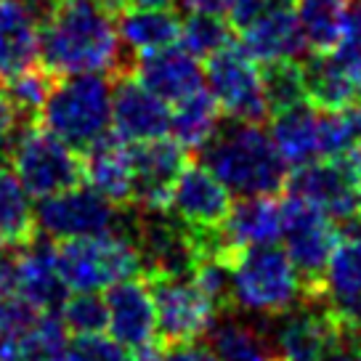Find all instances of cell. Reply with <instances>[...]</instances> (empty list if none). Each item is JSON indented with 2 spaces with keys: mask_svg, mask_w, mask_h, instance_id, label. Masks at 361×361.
Returning a JSON list of instances; mask_svg holds the SVG:
<instances>
[{
  "mask_svg": "<svg viewBox=\"0 0 361 361\" xmlns=\"http://www.w3.org/2000/svg\"><path fill=\"white\" fill-rule=\"evenodd\" d=\"M135 59L120 43L112 11L102 0H56L40 30V64L56 78L125 75Z\"/></svg>",
  "mask_w": 361,
  "mask_h": 361,
  "instance_id": "1",
  "label": "cell"
},
{
  "mask_svg": "<svg viewBox=\"0 0 361 361\" xmlns=\"http://www.w3.org/2000/svg\"><path fill=\"white\" fill-rule=\"evenodd\" d=\"M200 152L204 168L237 197L284 192L287 162L260 125L231 120L221 125Z\"/></svg>",
  "mask_w": 361,
  "mask_h": 361,
  "instance_id": "2",
  "label": "cell"
},
{
  "mask_svg": "<svg viewBox=\"0 0 361 361\" xmlns=\"http://www.w3.org/2000/svg\"><path fill=\"white\" fill-rule=\"evenodd\" d=\"M37 123L78 152L90 149L112 125V78L69 75L59 78Z\"/></svg>",
  "mask_w": 361,
  "mask_h": 361,
  "instance_id": "3",
  "label": "cell"
},
{
  "mask_svg": "<svg viewBox=\"0 0 361 361\" xmlns=\"http://www.w3.org/2000/svg\"><path fill=\"white\" fill-rule=\"evenodd\" d=\"M56 266L61 282L72 293H99L144 271L128 224L93 237L61 239L56 245Z\"/></svg>",
  "mask_w": 361,
  "mask_h": 361,
  "instance_id": "4",
  "label": "cell"
},
{
  "mask_svg": "<svg viewBox=\"0 0 361 361\" xmlns=\"http://www.w3.org/2000/svg\"><path fill=\"white\" fill-rule=\"evenodd\" d=\"M231 282L234 305L260 319H274L305 300L293 260L276 245L242 250L234 260Z\"/></svg>",
  "mask_w": 361,
  "mask_h": 361,
  "instance_id": "5",
  "label": "cell"
},
{
  "mask_svg": "<svg viewBox=\"0 0 361 361\" xmlns=\"http://www.w3.org/2000/svg\"><path fill=\"white\" fill-rule=\"evenodd\" d=\"M6 162L22 180L27 194L37 200L82 183V157L78 149L64 144L40 123L19 128L8 147Z\"/></svg>",
  "mask_w": 361,
  "mask_h": 361,
  "instance_id": "6",
  "label": "cell"
},
{
  "mask_svg": "<svg viewBox=\"0 0 361 361\" xmlns=\"http://www.w3.org/2000/svg\"><path fill=\"white\" fill-rule=\"evenodd\" d=\"M284 210V252L290 255L295 271L303 282L305 298H322V282L327 271L329 255L338 245L340 228L314 204L303 202L298 197L282 200Z\"/></svg>",
  "mask_w": 361,
  "mask_h": 361,
  "instance_id": "7",
  "label": "cell"
},
{
  "mask_svg": "<svg viewBox=\"0 0 361 361\" xmlns=\"http://www.w3.org/2000/svg\"><path fill=\"white\" fill-rule=\"evenodd\" d=\"M204 61H207L204 67L207 88L228 120L260 125L269 117L260 64L245 54L242 45H226Z\"/></svg>",
  "mask_w": 361,
  "mask_h": 361,
  "instance_id": "8",
  "label": "cell"
},
{
  "mask_svg": "<svg viewBox=\"0 0 361 361\" xmlns=\"http://www.w3.org/2000/svg\"><path fill=\"white\" fill-rule=\"evenodd\" d=\"M269 322H274L269 338L276 361H324L345 338V329L324 298H305Z\"/></svg>",
  "mask_w": 361,
  "mask_h": 361,
  "instance_id": "9",
  "label": "cell"
},
{
  "mask_svg": "<svg viewBox=\"0 0 361 361\" xmlns=\"http://www.w3.org/2000/svg\"><path fill=\"white\" fill-rule=\"evenodd\" d=\"M144 279L154 298L157 340L162 345L192 343L207 335L218 311L194 284L192 274H149Z\"/></svg>",
  "mask_w": 361,
  "mask_h": 361,
  "instance_id": "10",
  "label": "cell"
},
{
  "mask_svg": "<svg viewBox=\"0 0 361 361\" xmlns=\"http://www.w3.org/2000/svg\"><path fill=\"white\" fill-rule=\"evenodd\" d=\"M123 207L104 200L99 192L90 186H72L59 194L43 197L35 207V221L37 228L48 239L61 242V239H78L104 234L123 226Z\"/></svg>",
  "mask_w": 361,
  "mask_h": 361,
  "instance_id": "11",
  "label": "cell"
},
{
  "mask_svg": "<svg viewBox=\"0 0 361 361\" xmlns=\"http://www.w3.org/2000/svg\"><path fill=\"white\" fill-rule=\"evenodd\" d=\"M130 147L133 165V207L141 213H162L170 207V192L180 170L189 165V152L173 138H152Z\"/></svg>",
  "mask_w": 361,
  "mask_h": 361,
  "instance_id": "12",
  "label": "cell"
},
{
  "mask_svg": "<svg viewBox=\"0 0 361 361\" xmlns=\"http://www.w3.org/2000/svg\"><path fill=\"white\" fill-rule=\"evenodd\" d=\"M239 45L260 67L279 61H303L308 54L295 13V0H263L260 11L239 30Z\"/></svg>",
  "mask_w": 361,
  "mask_h": 361,
  "instance_id": "13",
  "label": "cell"
},
{
  "mask_svg": "<svg viewBox=\"0 0 361 361\" xmlns=\"http://www.w3.org/2000/svg\"><path fill=\"white\" fill-rule=\"evenodd\" d=\"M284 192L314 204L338 226L361 218V189L338 159L295 168L293 176H287Z\"/></svg>",
  "mask_w": 361,
  "mask_h": 361,
  "instance_id": "14",
  "label": "cell"
},
{
  "mask_svg": "<svg viewBox=\"0 0 361 361\" xmlns=\"http://www.w3.org/2000/svg\"><path fill=\"white\" fill-rule=\"evenodd\" d=\"M305 102L319 109H343L361 102V51L340 43L332 54H314L300 61Z\"/></svg>",
  "mask_w": 361,
  "mask_h": 361,
  "instance_id": "15",
  "label": "cell"
},
{
  "mask_svg": "<svg viewBox=\"0 0 361 361\" xmlns=\"http://www.w3.org/2000/svg\"><path fill=\"white\" fill-rule=\"evenodd\" d=\"M112 125L125 144L162 138L170 130V109L133 72H125L112 78Z\"/></svg>",
  "mask_w": 361,
  "mask_h": 361,
  "instance_id": "16",
  "label": "cell"
},
{
  "mask_svg": "<svg viewBox=\"0 0 361 361\" xmlns=\"http://www.w3.org/2000/svg\"><path fill=\"white\" fill-rule=\"evenodd\" d=\"M231 192L204 165H186L170 192V213L194 231H215L231 213Z\"/></svg>",
  "mask_w": 361,
  "mask_h": 361,
  "instance_id": "17",
  "label": "cell"
},
{
  "mask_svg": "<svg viewBox=\"0 0 361 361\" xmlns=\"http://www.w3.org/2000/svg\"><path fill=\"white\" fill-rule=\"evenodd\" d=\"M13 274H16L19 298H24L43 314H59V308L67 300V284L61 282V274H59L54 239L35 237L30 245L16 250Z\"/></svg>",
  "mask_w": 361,
  "mask_h": 361,
  "instance_id": "18",
  "label": "cell"
},
{
  "mask_svg": "<svg viewBox=\"0 0 361 361\" xmlns=\"http://www.w3.org/2000/svg\"><path fill=\"white\" fill-rule=\"evenodd\" d=\"M109 308V335L125 348H138L157 338V311L154 298L144 276H130L106 287Z\"/></svg>",
  "mask_w": 361,
  "mask_h": 361,
  "instance_id": "19",
  "label": "cell"
},
{
  "mask_svg": "<svg viewBox=\"0 0 361 361\" xmlns=\"http://www.w3.org/2000/svg\"><path fill=\"white\" fill-rule=\"evenodd\" d=\"M133 75L165 104H176L204 88V69L200 59L178 43L135 56Z\"/></svg>",
  "mask_w": 361,
  "mask_h": 361,
  "instance_id": "20",
  "label": "cell"
},
{
  "mask_svg": "<svg viewBox=\"0 0 361 361\" xmlns=\"http://www.w3.org/2000/svg\"><path fill=\"white\" fill-rule=\"evenodd\" d=\"M271 141L290 168H303L324 159V112L300 102L271 114Z\"/></svg>",
  "mask_w": 361,
  "mask_h": 361,
  "instance_id": "21",
  "label": "cell"
},
{
  "mask_svg": "<svg viewBox=\"0 0 361 361\" xmlns=\"http://www.w3.org/2000/svg\"><path fill=\"white\" fill-rule=\"evenodd\" d=\"M284 210L276 194L269 197H242V202L231 204V213L218 228V237L226 250L239 255L247 247L276 245L282 239Z\"/></svg>",
  "mask_w": 361,
  "mask_h": 361,
  "instance_id": "22",
  "label": "cell"
},
{
  "mask_svg": "<svg viewBox=\"0 0 361 361\" xmlns=\"http://www.w3.org/2000/svg\"><path fill=\"white\" fill-rule=\"evenodd\" d=\"M82 180L93 192L109 200L117 207L133 204V165L130 147L117 135H104L90 149L82 152Z\"/></svg>",
  "mask_w": 361,
  "mask_h": 361,
  "instance_id": "23",
  "label": "cell"
},
{
  "mask_svg": "<svg viewBox=\"0 0 361 361\" xmlns=\"http://www.w3.org/2000/svg\"><path fill=\"white\" fill-rule=\"evenodd\" d=\"M40 30L43 19L27 0H0V78L37 67Z\"/></svg>",
  "mask_w": 361,
  "mask_h": 361,
  "instance_id": "24",
  "label": "cell"
},
{
  "mask_svg": "<svg viewBox=\"0 0 361 361\" xmlns=\"http://www.w3.org/2000/svg\"><path fill=\"white\" fill-rule=\"evenodd\" d=\"M117 35L130 56L176 45L180 37V16L170 8H125L120 11Z\"/></svg>",
  "mask_w": 361,
  "mask_h": 361,
  "instance_id": "25",
  "label": "cell"
},
{
  "mask_svg": "<svg viewBox=\"0 0 361 361\" xmlns=\"http://www.w3.org/2000/svg\"><path fill=\"white\" fill-rule=\"evenodd\" d=\"M207 345L218 361H276L269 329L239 316L213 322L207 329Z\"/></svg>",
  "mask_w": 361,
  "mask_h": 361,
  "instance_id": "26",
  "label": "cell"
},
{
  "mask_svg": "<svg viewBox=\"0 0 361 361\" xmlns=\"http://www.w3.org/2000/svg\"><path fill=\"white\" fill-rule=\"evenodd\" d=\"M353 0H295V13L311 54H332L348 32Z\"/></svg>",
  "mask_w": 361,
  "mask_h": 361,
  "instance_id": "27",
  "label": "cell"
},
{
  "mask_svg": "<svg viewBox=\"0 0 361 361\" xmlns=\"http://www.w3.org/2000/svg\"><path fill=\"white\" fill-rule=\"evenodd\" d=\"M37 237V221L30 194L6 159H0V247L22 250Z\"/></svg>",
  "mask_w": 361,
  "mask_h": 361,
  "instance_id": "28",
  "label": "cell"
},
{
  "mask_svg": "<svg viewBox=\"0 0 361 361\" xmlns=\"http://www.w3.org/2000/svg\"><path fill=\"white\" fill-rule=\"evenodd\" d=\"M221 114L224 112L210 90L202 88L180 99L173 104V112H170L173 141H178L186 152H200L221 128Z\"/></svg>",
  "mask_w": 361,
  "mask_h": 361,
  "instance_id": "29",
  "label": "cell"
},
{
  "mask_svg": "<svg viewBox=\"0 0 361 361\" xmlns=\"http://www.w3.org/2000/svg\"><path fill=\"white\" fill-rule=\"evenodd\" d=\"M322 298L332 308L361 298V234H340L324 271Z\"/></svg>",
  "mask_w": 361,
  "mask_h": 361,
  "instance_id": "30",
  "label": "cell"
},
{
  "mask_svg": "<svg viewBox=\"0 0 361 361\" xmlns=\"http://www.w3.org/2000/svg\"><path fill=\"white\" fill-rule=\"evenodd\" d=\"M56 80H59L56 75H51L43 64H37L32 69H24L19 75L3 80V90L8 93L13 109L19 112L24 125L37 123L40 109L48 102V96H51L54 85H56Z\"/></svg>",
  "mask_w": 361,
  "mask_h": 361,
  "instance_id": "31",
  "label": "cell"
},
{
  "mask_svg": "<svg viewBox=\"0 0 361 361\" xmlns=\"http://www.w3.org/2000/svg\"><path fill=\"white\" fill-rule=\"evenodd\" d=\"M234 43V30L228 27L224 16L210 13H189L186 22H180L178 45L186 48L197 59H207L218 54L221 48Z\"/></svg>",
  "mask_w": 361,
  "mask_h": 361,
  "instance_id": "32",
  "label": "cell"
},
{
  "mask_svg": "<svg viewBox=\"0 0 361 361\" xmlns=\"http://www.w3.org/2000/svg\"><path fill=\"white\" fill-rule=\"evenodd\" d=\"M260 72H263V90H266L269 114H276L282 112V109L295 106V104L305 102L300 61L266 64V67H260Z\"/></svg>",
  "mask_w": 361,
  "mask_h": 361,
  "instance_id": "33",
  "label": "cell"
},
{
  "mask_svg": "<svg viewBox=\"0 0 361 361\" xmlns=\"http://www.w3.org/2000/svg\"><path fill=\"white\" fill-rule=\"evenodd\" d=\"M61 324L75 335H102L109 329V308L99 293H75L59 308Z\"/></svg>",
  "mask_w": 361,
  "mask_h": 361,
  "instance_id": "34",
  "label": "cell"
},
{
  "mask_svg": "<svg viewBox=\"0 0 361 361\" xmlns=\"http://www.w3.org/2000/svg\"><path fill=\"white\" fill-rule=\"evenodd\" d=\"M64 361H130V353L125 345L109 335H75L72 343H67Z\"/></svg>",
  "mask_w": 361,
  "mask_h": 361,
  "instance_id": "35",
  "label": "cell"
},
{
  "mask_svg": "<svg viewBox=\"0 0 361 361\" xmlns=\"http://www.w3.org/2000/svg\"><path fill=\"white\" fill-rule=\"evenodd\" d=\"M22 125H24L22 117H19V112L13 109L8 93H6L3 85H0V159L8 157V147H11L13 135L19 133V128H22Z\"/></svg>",
  "mask_w": 361,
  "mask_h": 361,
  "instance_id": "36",
  "label": "cell"
},
{
  "mask_svg": "<svg viewBox=\"0 0 361 361\" xmlns=\"http://www.w3.org/2000/svg\"><path fill=\"white\" fill-rule=\"evenodd\" d=\"M165 361H218L210 345L202 343H178V345H165Z\"/></svg>",
  "mask_w": 361,
  "mask_h": 361,
  "instance_id": "37",
  "label": "cell"
},
{
  "mask_svg": "<svg viewBox=\"0 0 361 361\" xmlns=\"http://www.w3.org/2000/svg\"><path fill=\"white\" fill-rule=\"evenodd\" d=\"M178 6L186 13H210V16H226L231 0H178Z\"/></svg>",
  "mask_w": 361,
  "mask_h": 361,
  "instance_id": "38",
  "label": "cell"
},
{
  "mask_svg": "<svg viewBox=\"0 0 361 361\" xmlns=\"http://www.w3.org/2000/svg\"><path fill=\"white\" fill-rule=\"evenodd\" d=\"M112 13H120L125 8H170L178 0H102Z\"/></svg>",
  "mask_w": 361,
  "mask_h": 361,
  "instance_id": "39",
  "label": "cell"
},
{
  "mask_svg": "<svg viewBox=\"0 0 361 361\" xmlns=\"http://www.w3.org/2000/svg\"><path fill=\"white\" fill-rule=\"evenodd\" d=\"M324 361H361V338L345 335L340 340V345L329 353Z\"/></svg>",
  "mask_w": 361,
  "mask_h": 361,
  "instance_id": "40",
  "label": "cell"
},
{
  "mask_svg": "<svg viewBox=\"0 0 361 361\" xmlns=\"http://www.w3.org/2000/svg\"><path fill=\"white\" fill-rule=\"evenodd\" d=\"M343 43H348L361 51V0H353V6H350L348 32H345V40H343Z\"/></svg>",
  "mask_w": 361,
  "mask_h": 361,
  "instance_id": "41",
  "label": "cell"
},
{
  "mask_svg": "<svg viewBox=\"0 0 361 361\" xmlns=\"http://www.w3.org/2000/svg\"><path fill=\"white\" fill-rule=\"evenodd\" d=\"M130 361H165V345L159 340H152L147 345H138L130 353Z\"/></svg>",
  "mask_w": 361,
  "mask_h": 361,
  "instance_id": "42",
  "label": "cell"
}]
</instances>
